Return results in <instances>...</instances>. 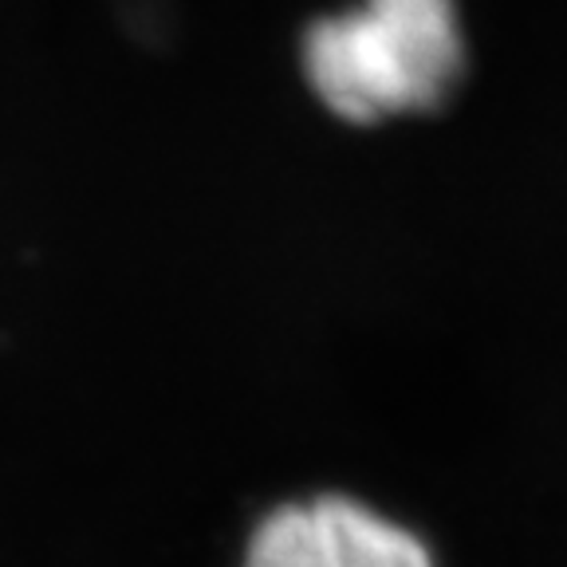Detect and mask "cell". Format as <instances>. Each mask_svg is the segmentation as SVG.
<instances>
[{
	"label": "cell",
	"instance_id": "1",
	"mask_svg": "<svg viewBox=\"0 0 567 567\" xmlns=\"http://www.w3.org/2000/svg\"><path fill=\"white\" fill-rule=\"evenodd\" d=\"M303 75L331 115L374 126L430 115L465 75V40L453 0H363L303 35Z\"/></svg>",
	"mask_w": 567,
	"mask_h": 567
},
{
	"label": "cell",
	"instance_id": "2",
	"mask_svg": "<svg viewBox=\"0 0 567 567\" xmlns=\"http://www.w3.org/2000/svg\"><path fill=\"white\" fill-rule=\"evenodd\" d=\"M240 567H437V559L406 524L354 496L319 493L260 516Z\"/></svg>",
	"mask_w": 567,
	"mask_h": 567
}]
</instances>
